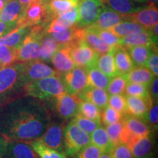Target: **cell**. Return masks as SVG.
Instances as JSON below:
<instances>
[{"label":"cell","mask_w":158,"mask_h":158,"mask_svg":"<svg viewBox=\"0 0 158 158\" xmlns=\"http://www.w3.org/2000/svg\"><path fill=\"white\" fill-rule=\"evenodd\" d=\"M51 118L50 108L43 100L16 98L0 106V136L28 143L42 136Z\"/></svg>","instance_id":"cell-1"},{"label":"cell","mask_w":158,"mask_h":158,"mask_svg":"<svg viewBox=\"0 0 158 158\" xmlns=\"http://www.w3.org/2000/svg\"><path fill=\"white\" fill-rule=\"evenodd\" d=\"M23 62L0 68V106L26 96Z\"/></svg>","instance_id":"cell-2"},{"label":"cell","mask_w":158,"mask_h":158,"mask_svg":"<svg viewBox=\"0 0 158 158\" xmlns=\"http://www.w3.org/2000/svg\"><path fill=\"white\" fill-rule=\"evenodd\" d=\"M24 92L26 96L51 100L66 92L62 76L56 75L29 82L25 86Z\"/></svg>","instance_id":"cell-3"},{"label":"cell","mask_w":158,"mask_h":158,"mask_svg":"<svg viewBox=\"0 0 158 158\" xmlns=\"http://www.w3.org/2000/svg\"><path fill=\"white\" fill-rule=\"evenodd\" d=\"M48 23L33 26L17 48V59L19 62L40 60V39L46 31Z\"/></svg>","instance_id":"cell-4"},{"label":"cell","mask_w":158,"mask_h":158,"mask_svg":"<svg viewBox=\"0 0 158 158\" xmlns=\"http://www.w3.org/2000/svg\"><path fill=\"white\" fill-rule=\"evenodd\" d=\"M89 143V135L81 129L73 120L67 123L64 130V153L66 157H75Z\"/></svg>","instance_id":"cell-5"},{"label":"cell","mask_w":158,"mask_h":158,"mask_svg":"<svg viewBox=\"0 0 158 158\" xmlns=\"http://www.w3.org/2000/svg\"><path fill=\"white\" fill-rule=\"evenodd\" d=\"M123 123L121 143L129 146L138 138L154 133L147 122L143 118L125 114L122 118Z\"/></svg>","instance_id":"cell-6"},{"label":"cell","mask_w":158,"mask_h":158,"mask_svg":"<svg viewBox=\"0 0 158 158\" xmlns=\"http://www.w3.org/2000/svg\"><path fill=\"white\" fill-rule=\"evenodd\" d=\"M50 21L46 4L34 1L24 7L16 27H31L40 23H48Z\"/></svg>","instance_id":"cell-7"},{"label":"cell","mask_w":158,"mask_h":158,"mask_svg":"<svg viewBox=\"0 0 158 158\" xmlns=\"http://www.w3.org/2000/svg\"><path fill=\"white\" fill-rule=\"evenodd\" d=\"M70 46V56L75 66L89 69L96 66L100 55L94 51L84 40L68 44Z\"/></svg>","instance_id":"cell-8"},{"label":"cell","mask_w":158,"mask_h":158,"mask_svg":"<svg viewBox=\"0 0 158 158\" xmlns=\"http://www.w3.org/2000/svg\"><path fill=\"white\" fill-rule=\"evenodd\" d=\"M66 121L50 120L46 130L38 138L44 145L59 152L64 153V130Z\"/></svg>","instance_id":"cell-9"},{"label":"cell","mask_w":158,"mask_h":158,"mask_svg":"<svg viewBox=\"0 0 158 158\" xmlns=\"http://www.w3.org/2000/svg\"><path fill=\"white\" fill-rule=\"evenodd\" d=\"M51 100H53V110L61 119L68 121L78 113L80 99L77 95L64 92Z\"/></svg>","instance_id":"cell-10"},{"label":"cell","mask_w":158,"mask_h":158,"mask_svg":"<svg viewBox=\"0 0 158 158\" xmlns=\"http://www.w3.org/2000/svg\"><path fill=\"white\" fill-rule=\"evenodd\" d=\"M67 93L78 96L88 86L87 70L75 66L62 76Z\"/></svg>","instance_id":"cell-11"},{"label":"cell","mask_w":158,"mask_h":158,"mask_svg":"<svg viewBox=\"0 0 158 158\" xmlns=\"http://www.w3.org/2000/svg\"><path fill=\"white\" fill-rule=\"evenodd\" d=\"M104 6L101 0H81L79 1L78 21L76 23L80 28L92 25L96 19Z\"/></svg>","instance_id":"cell-12"},{"label":"cell","mask_w":158,"mask_h":158,"mask_svg":"<svg viewBox=\"0 0 158 158\" xmlns=\"http://www.w3.org/2000/svg\"><path fill=\"white\" fill-rule=\"evenodd\" d=\"M23 63V78L26 85L33 81L59 75L54 69L41 60H31Z\"/></svg>","instance_id":"cell-13"},{"label":"cell","mask_w":158,"mask_h":158,"mask_svg":"<svg viewBox=\"0 0 158 158\" xmlns=\"http://www.w3.org/2000/svg\"><path fill=\"white\" fill-rule=\"evenodd\" d=\"M124 20L133 21L147 30H150L158 21L157 6L149 5L139 10L127 15H122Z\"/></svg>","instance_id":"cell-14"},{"label":"cell","mask_w":158,"mask_h":158,"mask_svg":"<svg viewBox=\"0 0 158 158\" xmlns=\"http://www.w3.org/2000/svg\"><path fill=\"white\" fill-rule=\"evenodd\" d=\"M51 62L54 65L55 70L62 76L72 70L75 67V64L70 56L69 45L60 44L58 49L51 57Z\"/></svg>","instance_id":"cell-15"},{"label":"cell","mask_w":158,"mask_h":158,"mask_svg":"<svg viewBox=\"0 0 158 158\" xmlns=\"http://www.w3.org/2000/svg\"><path fill=\"white\" fill-rule=\"evenodd\" d=\"M3 158H40L36 152L27 142L7 141Z\"/></svg>","instance_id":"cell-16"},{"label":"cell","mask_w":158,"mask_h":158,"mask_svg":"<svg viewBox=\"0 0 158 158\" xmlns=\"http://www.w3.org/2000/svg\"><path fill=\"white\" fill-rule=\"evenodd\" d=\"M125 98L127 114L144 119L148 110L153 103L150 97L144 98L139 97L125 96Z\"/></svg>","instance_id":"cell-17"},{"label":"cell","mask_w":158,"mask_h":158,"mask_svg":"<svg viewBox=\"0 0 158 158\" xmlns=\"http://www.w3.org/2000/svg\"><path fill=\"white\" fill-rule=\"evenodd\" d=\"M154 143V135L151 133L136 139L128 147L131 151L133 158H151Z\"/></svg>","instance_id":"cell-18"},{"label":"cell","mask_w":158,"mask_h":158,"mask_svg":"<svg viewBox=\"0 0 158 158\" xmlns=\"http://www.w3.org/2000/svg\"><path fill=\"white\" fill-rule=\"evenodd\" d=\"M81 100H87L98 107L100 110L108 106V94L103 89L87 86L78 95Z\"/></svg>","instance_id":"cell-19"},{"label":"cell","mask_w":158,"mask_h":158,"mask_svg":"<svg viewBox=\"0 0 158 158\" xmlns=\"http://www.w3.org/2000/svg\"><path fill=\"white\" fill-rule=\"evenodd\" d=\"M124 20L122 14L104 7L96 21L89 27L96 29H108Z\"/></svg>","instance_id":"cell-20"},{"label":"cell","mask_w":158,"mask_h":158,"mask_svg":"<svg viewBox=\"0 0 158 158\" xmlns=\"http://www.w3.org/2000/svg\"><path fill=\"white\" fill-rule=\"evenodd\" d=\"M23 8L17 0H9L0 11V21L16 26Z\"/></svg>","instance_id":"cell-21"},{"label":"cell","mask_w":158,"mask_h":158,"mask_svg":"<svg viewBox=\"0 0 158 158\" xmlns=\"http://www.w3.org/2000/svg\"><path fill=\"white\" fill-rule=\"evenodd\" d=\"M101 2L104 7L122 15L135 13L143 7L132 0H101Z\"/></svg>","instance_id":"cell-22"},{"label":"cell","mask_w":158,"mask_h":158,"mask_svg":"<svg viewBox=\"0 0 158 158\" xmlns=\"http://www.w3.org/2000/svg\"><path fill=\"white\" fill-rule=\"evenodd\" d=\"M114 57L118 75L127 73L135 67L127 48L124 46L121 45L114 50Z\"/></svg>","instance_id":"cell-23"},{"label":"cell","mask_w":158,"mask_h":158,"mask_svg":"<svg viewBox=\"0 0 158 158\" xmlns=\"http://www.w3.org/2000/svg\"><path fill=\"white\" fill-rule=\"evenodd\" d=\"M127 83H135L149 86L155 76L145 66L134 67L127 73L124 75Z\"/></svg>","instance_id":"cell-24"},{"label":"cell","mask_w":158,"mask_h":158,"mask_svg":"<svg viewBox=\"0 0 158 158\" xmlns=\"http://www.w3.org/2000/svg\"><path fill=\"white\" fill-rule=\"evenodd\" d=\"M30 29L31 27H15L13 30L0 37V45L17 48Z\"/></svg>","instance_id":"cell-25"},{"label":"cell","mask_w":158,"mask_h":158,"mask_svg":"<svg viewBox=\"0 0 158 158\" xmlns=\"http://www.w3.org/2000/svg\"><path fill=\"white\" fill-rule=\"evenodd\" d=\"M60 44L52 35L45 31L40 39V60L44 62H50L51 57L58 49Z\"/></svg>","instance_id":"cell-26"},{"label":"cell","mask_w":158,"mask_h":158,"mask_svg":"<svg viewBox=\"0 0 158 158\" xmlns=\"http://www.w3.org/2000/svg\"><path fill=\"white\" fill-rule=\"evenodd\" d=\"M83 40L99 55L106 54L110 51L115 50L106 45L95 32H94L93 31L87 27H84Z\"/></svg>","instance_id":"cell-27"},{"label":"cell","mask_w":158,"mask_h":158,"mask_svg":"<svg viewBox=\"0 0 158 158\" xmlns=\"http://www.w3.org/2000/svg\"><path fill=\"white\" fill-rule=\"evenodd\" d=\"M152 45L155 44L153 42L149 30H144L139 33L128 35L121 38V45L126 48L137 45Z\"/></svg>","instance_id":"cell-28"},{"label":"cell","mask_w":158,"mask_h":158,"mask_svg":"<svg viewBox=\"0 0 158 158\" xmlns=\"http://www.w3.org/2000/svg\"><path fill=\"white\" fill-rule=\"evenodd\" d=\"M108 30L111 31L116 36L122 38V37L128 36V35L139 33L141 31L147 30V29H144L143 27H141L137 23L124 20L117 24L114 25V27H110Z\"/></svg>","instance_id":"cell-29"},{"label":"cell","mask_w":158,"mask_h":158,"mask_svg":"<svg viewBox=\"0 0 158 158\" xmlns=\"http://www.w3.org/2000/svg\"><path fill=\"white\" fill-rule=\"evenodd\" d=\"M79 0H50L46 7L51 21L65 11L78 5Z\"/></svg>","instance_id":"cell-30"},{"label":"cell","mask_w":158,"mask_h":158,"mask_svg":"<svg viewBox=\"0 0 158 158\" xmlns=\"http://www.w3.org/2000/svg\"><path fill=\"white\" fill-rule=\"evenodd\" d=\"M155 46H157V45H137V46L127 48V50L131 57L134 66H145L148 57Z\"/></svg>","instance_id":"cell-31"},{"label":"cell","mask_w":158,"mask_h":158,"mask_svg":"<svg viewBox=\"0 0 158 158\" xmlns=\"http://www.w3.org/2000/svg\"><path fill=\"white\" fill-rule=\"evenodd\" d=\"M114 50L100 55L97 61V68L109 78H112L118 75L114 62Z\"/></svg>","instance_id":"cell-32"},{"label":"cell","mask_w":158,"mask_h":158,"mask_svg":"<svg viewBox=\"0 0 158 158\" xmlns=\"http://www.w3.org/2000/svg\"><path fill=\"white\" fill-rule=\"evenodd\" d=\"M90 135V143L98 147L101 152H108L111 149L112 145L110 144L106 128L100 125L92 132Z\"/></svg>","instance_id":"cell-33"},{"label":"cell","mask_w":158,"mask_h":158,"mask_svg":"<svg viewBox=\"0 0 158 158\" xmlns=\"http://www.w3.org/2000/svg\"><path fill=\"white\" fill-rule=\"evenodd\" d=\"M86 70H87L88 86L106 89L110 78L102 73L101 71L97 68V66L92 67Z\"/></svg>","instance_id":"cell-34"},{"label":"cell","mask_w":158,"mask_h":158,"mask_svg":"<svg viewBox=\"0 0 158 158\" xmlns=\"http://www.w3.org/2000/svg\"><path fill=\"white\" fill-rule=\"evenodd\" d=\"M78 114L101 124V110L91 102L80 99L78 104Z\"/></svg>","instance_id":"cell-35"},{"label":"cell","mask_w":158,"mask_h":158,"mask_svg":"<svg viewBox=\"0 0 158 158\" xmlns=\"http://www.w3.org/2000/svg\"><path fill=\"white\" fill-rule=\"evenodd\" d=\"M33 149L36 152L40 158H66L64 153L54 150L44 145L38 139L28 142Z\"/></svg>","instance_id":"cell-36"},{"label":"cell","mask_w":158,"mask_h":158,"mask_svg":"<svg viewBox=\"0 0 158 158\" xmlns=\"http://www.w3.org/2000/svg\"><path fill=\"white\" fill-rule=\"evenodd\" d=\"M127 84V81L124 75H116L110 78L106 91L108 95L124 94Z\"/></svg>","instance_id":"cell-37"},{"label":"cell","mask_w":158,"mask_h":158,"mask_svg":"<svg viewBox=\"0 0 158 158\" xmlns=\"http://www.w3.org/2000/svg\"><path fill=\"white\" fill-rule=\"evenodd\" d=\"M86 27L93 31L94 32H95L101 38L102 40L111 48L116 49L118 47L121 46V38L116 36L115 35L113 34L111 31L108 30V29H96L90 27Z\"/></svg>","instance_id":"cell-38"},{"label":"cell","mask_w":158,"mask_h":158,"mask_svg":"<svg viewBox=\"0 0 158 158\" xmlns=\"http://www.w3.org/2000/svg\"><path fill=\"white\" fill-rule=\"evenodd\" d=\"M18 62L17 48L0 45V68Z\"/></svg>","instance_id":"cell-39"},{"label":"cell","mask_w":158,"mask_h":158,"mask_svg":"<svg viewBox=\"0 0 158 158\" xmlns=\"http://www.w3.org/2000/svg\"><path fill=\"white\" fill-rule=\"evenodd\" d=\"M105 128L112 147L118 143H121L122 134L123 131V123L122 120L106 126Z\"/></svg>","instance_id":"cell-40"},{"label":"cell","mask_w":158,"mask_h":158,"mask_svg":"<svg viewBox=\"0 0 158 158\" xmlns=\"http://www.w3.org/2000/svg\"><path fill=\"white\" fill-rule=\"evenodd\" d=\"M124 96L139 97V98H149L148 86L141 84L127 83L124 92Z\"/></svg>","instance_id":"cell-41"},{"label":"cell","mask_w":158,"mask_h":158,"mask_svg":"<svg viewBox=\"0 0 158 158\" xmlns=\"http://www.w3.org/2000/svg\"><path fill=\"white\" fill-rule=\"evenodd\" d=\"M124 114L116 111V110L107 106L101 110V124L104 126L121 121Z\"/></svg>","instance_id":"cell-42"},{"label":"cell","mask_w":158,"mask_h":158,"mask_svg":"<svg viewBox=\"0 0 158 158\" xmlns=\"http://www.w3.org/2000/svg\"><path fill=\"white\" fill-rule=\"evenodd\" d=\"M75 123L82 130H84L85 133L88 135H91L92 132L96 129L97 127L101 125L98 122L92 121V120L89 119V118L84 117L80 114H77L73 118Z\"/></svg>","instance_id":"cell-43"},{"label":"cell","mask_w":158,"mask_h":158,"mask_svg":"<svg viewBox=\"0 0 158 158\" xmlns=\"http://www.w3.org/2000/svg\"><path fill=\"white\" fill-rule=\"evenodd\" d=\"M108 106L122 114H127L126 98L124 94L110 95L108 97Z\"/></svg>","instance_id":"cell-44"},{"label":"cell","mask_w":158,"mask_h":158,"mask_svg":"<svg viewBox=\"0 0 158 158\" xmlns=\"http://www.w3.org/2000/svg\"><path fill=\"white\" fill-rule=\"evenodd\" d=\"M108 153L112 158H133L130 148L124 143H118L113 146Z\"/></svg>","instance_id":"cell-45"},{"label":"cell","mask_w":158,"mask_h":158,"mask_svg":"<svg viewBox=\"0 0 158 158\" xmlns=\"http://www.w3.org/2000/svg\"><path fill=\"white\" fill-rule=\"evenodd\" d=\"M145 121L149 124L152 132L157 131L158 127V105L157 102H153L150 106L145 116Z\"/></svg>","instance_id":"cell-46"},{"label":"cell","mask_w":158,"mask_h":158,"mask_svg":"<svg viewBox=\"0 0 158 158\" xmlns=\"http://www.w3.org/2000/svg\"><path fill=\"white\" fill-rule=\"evenodd\" d=\"M59 19H61L65 24L68 27H72L75 24H76L78 21V6L68 10V11H65L60 14L58 17Z\"/></svg>","instance_id":"cell-47"},{"label":"cell","mask_w":158,"mask_h":158,"mask_svg":"<svg viewBox=\"0 0 158 158\" xmlns=\"http://www.w3.org/2000/svg\"><path fill=\"white\" fill-rule=\"evenodd\" d=\"M101 151L92 143L88 144L87 146L83 148L77 155L75 156L76 158H99Z\"/></svg>","instance_id":"cell-48"},{"label":"cell","mask_w":158,"mask_h":158,"mask_svg":"<svg viewBox=\"0 0 158 158\" xmlns=\"http://www.w3.org/2000/svg\"><path fill=\"white\" fill-rule=\"evenodd\" d=\"M146 68L152 73L155 76H157L158 75V53L157 46H155L150 53L148 57L147 62H146Z\"/></svg>","instance_id":"cell-49"},{"label":"cell","mask_w":158,"mask_h":158,"mask_svg":"<svg viewBox=\"0 0 158 158\" xmlns=\"http://www.w3.org/2000/svg\"><path fill=\"white\" fill-rule=\"evenodd\" d=\"M158 79L157 76H155L148 86V92H149V95L151 98L152 102H157L158 98Z\"/></svg>","instance_id":"cell-50"},{"label":"cell","mask_w":158,"mask_h":158,"mask_svg":"<svg viewBox=\"0 0 158 158\" xmlns=\"http://www.w3.org/2000/svg\"><path fill=\"white\" fill-rule=\"evenodd\" d=\"M16 27V26L13 24H9V23H5L0 21V37L8 33L9 31L13 30V29Z\"/></svg>","instance_id":"cell-51"},{"label":"cell","mask_w":158,"mask_h":158,"mask_svg":"<svg viewBox=\"0 0 158 158\" xmlns=\"http://www.w3.org/2000/svg\"><path fill=\"white\" fill-rule=\"evenodd\" d=\"M158 24L156 23V24L154 26V27L150 29V34H151L152 38V40L154 43L155 45H157V38H158Z\"/></svg>","instance_id":"cell-52"},{"label":"cell","mask_w":158,"mask_h":158,"mask_svg":"<svg viewBox=\"0 0 158 158\" xmlns=\"http://www.w3.org/2000/svg\"><path fill=\"white\" fill-rule=\"evenodd\" d=\"M6 147H7V141L2 136H0V158H3L5 155Z\"/></svg>","instance_id":"cell-53"},{"label":"cell","mask_w":158,"mask_h":158,"mask_svg":"<svg viewBox=\"0 0 158 158\" xmlns=\"http://www.w3.org/2000/svg\"><path fill=\"white\" fill-rule=\"evenodd\" d=\"M17 1L21 4L23 7H26V6L29 5V4L32 2H34L35 0H17Z\"/></svg>","instance_id":"cell-54"},{"label":"cell","mask_w":158,"mask_h":158,"mask_svg":"<svg viewBox=\"0 0 158 158\" xmlns=\"http://www.w3.org/2000/svg\"><path fill=\"white\" fill-rule=\"evenodd\" d=\"M158 0H146V4H147V6L154 5L157 6Z\"/></svg>","instance_id":"cell-55"},{"label":"cell","mask_w":158,"mask_h":158,"mask_svg":"<svg viewBox=\"0 0 158 158\" xmlns=\"http://www.w3.org/2000/svg\"><path fill=\"white\" fill-rule=\"evenodd\" d=\"M99 158H112V157L110 155V154L107 152H101V154H100Z\"/></svg>","instance_id":"cell-56"},{"label":"cell","mask_w":158,"mask_h":158,"mask_svg":"<svg viewBox=\"0 0 158 158\" xmlns=\"http://www.w3.org/2000/svg\"><path fill=\"white\" fill-rule=\"evenodd\" d=\"M132 1L138 3V4H143V3H146V0H132Z\"/></svg>","instance_id":"cell-57"},{"label":"cell","mask_w":158,"mask_h":158,"mask_svg":"<svg viewBox=\"0 0 158 158\" xmlns=\"http://www.w3.org/2000/svg\"><path fill=\"white\" fill-rule=\"evenodd\" d=\"M35 1H37V2H39L43 3V4H46V3H48L50 0H35Z\"/></svg>","instance_id":"cell-58"},{"label":"cell","mask_w":158,"mask_h":158,"mask_svg":"<svg viewBox=\"0 0 158 158\" xmlns=\"http://www.w3.org/2000/svg\"><path fill=\"white\" fill-rule=\"evenodd\" d=\"M0 1H3V2H7L9 0H0Z\"/></svg>","instance_id":"cell-59"}]
</instances>
